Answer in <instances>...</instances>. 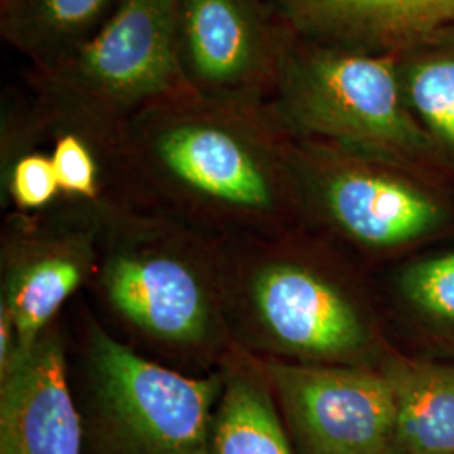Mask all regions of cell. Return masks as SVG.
I'll return each mask as SVG.
<instances>
[{
    "instance_id": "6da1fadb",
    "label": "cell",
    "mask_w": 454,
    "mask_h": 454,
    "mask_svg": "<svg viewBox=\"0 0 454 454\" xmlns=\"http://www.w3.org/2000/svg\"><path fill=\"white\" fill-rule=\"evenodd\" d=\"M293 144L271 103L185 88L120 130L103 160L106 195L223 243L283 234L301 211Z\"/></svg>"
},
{
    "instance_id": "7a4b0ae2",
    "label": "cell",
    "mask_w": 454,
    "mask_h": 454,
    "mask_svg": "<svg viewBox=\"0 0 454 454\" xmlns=\"http://www.w3.org/2000/svg\"><path fill=\"white\" fill-rule=\"evenodd\" d=\"M88 285L125 337L120 340L180 372H214L236 347L224 244L177 219L105 195Z\"/></svg>"
},
{
    "instance_id": "3957f363",
    "label": "cell",
    "mask_w": 454,
    "mask_h": 454,
    "mask_svg": "<svg viewBox=\"0 0 454 454\" xmlns=\"http://www.w3.org/2000/svg\"><path fill=\"white\" fill-rule=\"evenodd\" d=\"M44 140L76 133L101 163L135 114L187 88L176 46V0H123L82 46L27 73Z\"/></svg>"
},
{
    "instance_id": "277c9868",
    "label": "cell",
    "mask_w": 454,
    "mask_h": 454,
    "mask_svg": "<svg viewBox=\"0 0 454 454\" xmlns=\"http://www.w3.org/2000/svg\"><path fill=\"white\" fill-rule=\"evenodd\" d=\"M76 352L84 454H212L221 369L192 375L163 365L91 313L82 315Z\"/></svg>"
},
{
    "instance_id": "5b68a950",
    "label": "cell",
    "mask_w": 454,
    "mask_h": 454,
    "mask_svg": "<svg viewBox=\"0 0 454 454\" xmlns=\"http://www.w3.org/2000/svg\"><path fill=\"white\" fill-rule=\"evenodd\" d=\"M283 234L223 243L234 345L254 357L303 364L360 357L371 343L362 311L333 279L288 251Z\"/></svg>"
},
{
    "instance_id": "8992f818",
    "label": "cell",
    "mask_w": 454,
    "mask_h": 454,
    "mask_svg": "<svg viewBox=\"0 0 454 454\" xmlns=\"http://www.w3.org/2000/svg\"><path fill=\"white\" fill-rule=\"evenodd\" d=\"M270 103L293 137L395 168L426 159L436 146L407 108L397 56L324 48L294 37Z\"/></svg>"
},
{
    "instance_id": "52a82bcc",
    "label": "cell",
    "mask_w": 454,
    "mask_h": 454,
    "mask_svg": "<svg viewBox=\"0 0 454 454\" xmlns=\"http://www.w3.org/2000/svg\"><path fill=\"white\" fill-rule=\"evenodd\" d=\"M44 211H16L2 232V298L19 354L56 322L88 285L97 262L98 204L59 197Z\"/></svg>"
},
{
    "instance_id": "ba28073f",
    "label": "cell",
    "mask_w": 454,
    "mask_h": 454,
    "mask_svg": "<svg viewBox=\"0 0 454 454\" xmlns=\"http://www.w3.org/2000/svg\"><path fill=\"white\" fill-rule=\"evenodd\" d=\"M293 41L268 0H176L180 73L200 97L270 103Z\"/></svg>"
},
{
    "instance_id": "9c48e42d",
    "label": "cell",
    "mask_w": 454,
    "mask_h": 454,
    "mask_svg": "<svg viewBox=\"0 0 454 454\" xmlns=\"http://www.w3.org/2000/svg\"><path fill=\"white\" fill-rule=\"evenodd\" d=\"M293 165L300 209L311 206L362 246H401L442 219L436 200L399 177L387 163L294 137Z\"/></svg>"
},
{
    "instance_id": "30bf717a",
    "label": "cell",
    "mask_w": 454,
    "mask_h": 454,
    "mask_svg": "<svg viewBox=\"0 0 454 454\" xmlns=\"http://www.w3.org/2000/svg\"><path fill=\"white\" fill-rule=\"evenodd\" d=\"M254 358L303 454H365L392 444L395 395L384 373Z\"/></svg>"
},
{
    "instance_id": "8fae6325",
    "label": "cell",
    "mask_w": 454,
    "mask_h": 454,
    "mask_svg": "<svg viewBox=\"0 0 454 454\" xmlns=\"http://www.w3.org/2000/svg\"><path fill=\"white\" fill-rule=\"evenodd\" d=\"M0 454H84L82 411L58 322L0 373Z\"/></svg>"
},
{
    "instance_id": "7c38bea8",
    "label": "cell",
    "mask_w": 454,
    "mask_h": 454,
    "mask_svg": "<svg viewBox=\"0 0 454 454\" xmlns=\"http://www.w3.org/2000/svg\"><path fill=\"white\" fill-rule=\"evenodd\" d=\"M298 41L399 56L454 29V0H268Z\"/></svg>"
},
{
    "instance_id": "4fadbf2b",
    "label": "cell",
    "mask_w": 454,
    "mask_h": 454,
    "mask_svg": "<svg viewBox=\"0 0 454 454\" xmlns=\"http://www.w3.org/2000/svg\"><path fill=\"white\" fill-rule=\"evenodd\" d=\"M212 454H294L288 427L256 358L238 345L224 358Z\"/></svg>"
},
{
    "instance_id": "5bb4252c",
    "label": "cell",
    "mask_w": 454,
    "mask_h": 454,
    "mask_svg": "<svg viewBox=\"0 0 454 454\" xmlns=\"http://www.w3.org/2000/svg\"><path fill=\"white\" fill-rule=\"evenodd\" d=\"M123 0H4L2 37L44 67L82 46L114 16Z\"/></svg>"
},
{
    "instance_id": "9a60e30c",
    "label": "cell",
    "mask_w": 454,
    "mask_h": 454,
    "mask_svg": "<svg viewBox=\"0 0 454 454\" xmlns=\"http://www.w3.org/2000/svg\"><path fill=\"white\" fill-rule=\"evenodd\" d=\"M395 395L392 448L401 454H454V380L450 371L392 364Z\"/></svg>"
},
{
    "instance_id": "2e32d148",
    "label": "cell",
    "mask_w": 454,
    "mask_h": 454,
    "mask_svg": "<svg viewBox=\"0 0 454 454\" xmlns=\"http://www.w3.org/2000/svg\"><path fill=\"white\" fill-rule=\"evenodd\" d=\"M407 108L431 138L454 150V29L397 56Z\"/></svg>"
},
{
    "instance_id": "e0dca14e",
    "label": "cell",
    "mask_w": 454,
    "mask_h": 454,
    "mask_svg": "<svg viewBox=\"0 0 454 454\" xmlns=\"http://www.w3.org/2000/svg\"><path fill=\"white\" fill-rule=\"evenodd\" d=\"M49 155L58 174L61 197L95 204L106 195L101 159L82 137L76 133L54 135Z\"/></svg>"
},
{
    "instance_id": "ac0fdd59",
    "label": "cell",
    "mask_w": 454,
    "mask_h": 454,
    "mask_svg": "<svg viewBox=\"0 0 454 454\" xmlns=\"http://www.w3.org/2000/svg\"><path fill=\"white\" fill-rule=\"evenodd\" d=\"M0 177L2 200L5 202L7 197L16 211H44L61 197L52 159L41 150H31L20 155Z\"/></svg>"
},
{
    "instance_id": "d6986e66",
    "label": "cell",
    "mask_w": 454,
    "mask_h": 454,
    "mask_svg": "<svg viewBox=\"0 0 454 454\" xmlns=\"http://www.w3.org/2000/svg\"><path fill=\"white\" fill-rule=\"evenodd\" d=\"M403 292L426 313L454 322V253L409 268L403 276Z\"/></svg>"
},
{
    "instance_id": "ffe728a7",
    "label": "cell",
    "mask_w": 454,
    "mask_h": 454,
    "mask_svg": "<svg viewBox=\"0 0 454 454\" xmlns=\"http://www.w3.org/2000/svg\"><path fill=\"white\" fill-rule=\"evenodd\" d=\"M365 454H401L397 450H394L392 446L389 448H384V450H377V451H372V453H365Z\"/></svg>"
},
{
    "instance_id": "44dd1931",
    "label": "cell",
    "mask_w": 454,
    "mask_h": 454,
    "mask_svg": "<svg viewBox=\"0 0 454 454\" xmlns=\"http://www.w3.org/2000/svg\"><path fill=\"white\" fill-rule=\"evenodd\" d=\"M450 373H451V377H453V380H454V372H453V371H450Z\"/></svg>"
},
{
    "instance_id": "7402d4cb",
    "label": "cell",
    "mask_w": 454,
    "mask_h": 454,
    "mask_svg": "<svg viewBox=\"0 0 454 454\" xmlns=\"http://www.w3.org/2000/svg\"><path fill=\"white\" fill-rule=\"evenodd\" d=\"M0 2H4V0H0Z\"/></svg>"
}]
</instances>
